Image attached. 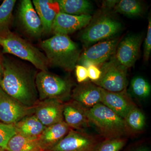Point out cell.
Returning a JSON list of instances; mask_svg holds the SVG:
<instances>
[{
  "label": "cell",
  "mask_w": 151,
  "mask_h": 151,
  "mask_svg": "<svg viewBox=\"0 0 151 151\" xmlns=\"http://www.w3.org/2000/svg\"><path fill=\"white\" fill-rule=\"evenodd\" d=\"M3 68L0 87L23 105L34 107L39 101L35 70L15 60L4 58Z\"/></svg>",
  "instance_id": "1"
},
{
  "label": "cell",
  "mask_w": 151,
  "mask_h": 151,
  "mask_svg": "<svg viewBox=\"0 0 151 151\" xmlns=\"http://www.w3.org/2000/svg\"><path fill=\"white\" fill-rule=\"evenodd\" d=\"M40 47L45 53L50 65L72 71L80 56V49L68 35L56 34L42 41Z\"/></svg>",
  "instance_id": "2"
},
{
  "label": "cell",
  "mask_w": 151,
  "mask_h": 151,
  "mask_svg": "<svg viewBox=\"0 0 151 151\" xmlns=\"http://www.w3.org/2000/svg\"><path fill=\"white\" fill-rule=\"evenodd\" d=\"M0 45L4 54L13 55L27 60L40 70H48L49 63L45 55L10 30L0 35Z\"/></svg>",
  "instance_id": "3"
},
{
  "label": "cell",
  "mask_w": 151,
  "mask_h": 151,
  "mask_svg": "<svg viewBox=\"0 0 151 151\" xmlns=\"http://www.w3.org/2000/svg\"><path fill=\"white\" fill-rule=\"evenodd\" d=\"M85 113L89 122L110 139L119 138L127 132L125 120L102 103L85 110Z\"/></svg>",
  "instance_id": "4"
},
{
  "label": "cell",
  "mask_w": 151,
  "mask_h": 151,
  "mask_svg": "<svg viewBox=\"0 0 151 151\" xmlns=\"http://www.w3.org/2000/svg\"><path fill=\"white\" fill-rule=\"evenodd\" d=\"M35 83L40 101L53 99L63 102L71 96V82L48 70L37 73Z\"/></svg>",
  "instance_id": "5"
},
{
  "label": "cell",
  "mask_w": 151,
  "mask_h": 151,
  "mask_svg": "<svg viewBox=\"0 0 151 151\" xmlns=\"http://www.w3.org/2000/svg\"><path fill=\"white\" fill-rule=\"evenodd\" d=\"M101 75L97 81L94 82L102 89L109 92H123L127 84V68L124 67L114 58L103 64Z\"/></svg>",
  "instance_id": "6"
},
{
  "label": "cell",
  "mask_w": 151,
  "mask_h": 151,
  "mask_svg": "<svg viewBox=\"0 0 151 151\" xmlns=\"http://www.w3.org/2000/svg\"><path fill=\"white\" fill-rule=\"evenodd\" d=\"M122 26L120 22L111 17H101L84 30L80 39L88 45L112 38L121 31Z\"/></svg>",
  "instance_id": "7"
},
{
  "label": "cell",
  "mask_w": 151,
  "mask_h": 151,
  "mask_svg": "<svg viewBox=\"0 0 151 151\" xmlns=\"http://www.w3.org/2000/svg\"><path fill=\"white\" fill-rule=\"evenodd\" d=\"M34 113V106H25L5 93L0 87V121L14 124Z\"/></svg>",
  "instance_id": "8"
},
{
  "label": "cell",
  "mask_w": 151,
  "mask_h": 151,
  "mask_svg": "<svg viewBox=\"0 0 151 151\" xmlns=\"http://www.w3.org/2000/svg\"><path fill=\"white\" fill-rule=\"evenodd\" d=\"M119 43V40L116 38L98 42L80 55L78 65L87 68L103 64L116 52Z\"/></svg>",
  "instance_id": "9"
},
{
  "label": "cell",
  "mask_w": 151,
  "mask_h": 151,
  "mask_svg": "<svg viewBox=\"0 0 151 151\" xmlns=\"http://www.w3.org/2000/svg\"><path fill=\"white\" fill-rule=\"evenodd\" d=\"M142 35L129 34L119 43L114 58L121 65L127 68L134 65L139 56Z\"/></svg>",
  "instance_id": "10"
},
{
  "label": "cell",
  "mask_w": 151,
  "mask_h": 151,
  "mask_svg": "<svg viewBox=\"0 0 151 151\" xmlns=\"http://www.w3.org/2000/svg\"><path fill=\"white\" fill-rule=\"evenodd\" d=\"M18 17L22 27L30 36L38 38L44 35L42 22L31 1H20Z\"/></svg>",
  "instance_id": "11"
},
{
  "label": "cell",
  "mask_w": 151,
  "mask_h": 151,
  "mask_svg": "<svg viewBox=\"0 0 151 151\" xmlns=\"http://www.w3.org/2000/svg\"><path fill=\"white\" fill-rule=\"evenodd\" d=\"M96 145L92 137L71 129L56 145L46 151H92Z\"/></svg>",
  "instance_id": "12"
},
{
  "label": "cell",
  "mask_w": 151,
  "mask_h": 151,
  "mask_svg": "<svg viewBox=\"0 0 151 151\" xmlns=\"http://www.w3.org/2000/svg\"><path fill=\"white\" fill-rule=\"evenodd\" d=\"M62 101L56 99L39 101L34 106V114L42 124L47 127L63 121Z\"/></svg>",
  "instance_id": "13"
},
{
  "label": "cell",
  "mask_w": 151,
  "mask_h": 151,
  "mask_svg": "<svg viewBox=\"0 0 151 151\" xmlns=\"http://www.w3.org/2000/svg\"><path fill=\"white\" fill-rule=\"evenodd\" d=\"M91 19L89 14L72 15L60 12L55 19L52 32L55 35H68L86 27Z\"/></svg>",
  "instance_id": "14"
},
{
  "label": "cell",
  "mask_w": 151,
  "mask_h": 151,
  "mask_svg": "<svg viewBox=\"0 0 151 151\" xmlns=\"http://www.w3.org/2000/svg\"><path fill=\"white\" fill-rule=\"evenodd\" d=\"M100 88L101 103L123 119H125L129 112L135 107L129 97L124 93V91L111 92Z\"/></svg>",
  "instance_id": "15"
},
{
  "label": "cell",
  "mask_w": 151,
  "mask_h": 151,
  "mask_svg": "<svg viewBox=\"0 0 151 151\" xmlns=\"http://www.w3.org/2000/svg\"><path fill=\"white\" fill-rule=\"evenodd\" d=\"M73 101L84 110H88L101 103V92L99 86L86 82L78 85L72 91Z\"/></svg>",
  "instance_id": "16"
},
{
  "label": "cell",
  "mask_w": 151,
  "mask_h": 151,
  "mask_svg": "<svg viewBox=\"0 0 151 151\" xmlns=\"http://www.w3.org/2000/svg\"><path fill=\"white\" fill-rule=\"evenodd\" d=\"M32 4L43 25L44 34L52 32V25L60 12L59 4L54 0H33Z\"/></svg>",
  "instance_id": "17"
},
{
  "label": "cell",
  "mask_w": 151,
  "mask_h": 151,
  "mask_svg": "<svg viewBox=\"0 0 151 151\" xmlns=\"http://www.w3.org/2000/svg\"><path fill=\"white\" fill-rule=\"evenodd\" d=\"M71 129L64 121L46 127L38 137V142L43 151L56 145Z\"/></svg>",
  "instance_id": "18"
},
{
  "label": "cell",
  "mask_w": 151,
  "mask_h": 151,
  "mask_svg": "<svg viewBox=\"0 0 151 151\" xmlns=\"http://www.w3.org/2000/svg\"><path fill=\"white\" fill-rule=\"evenodd\" d=\"M63 121L70 128L80 129L89 122L85 110L73 101L63 104Z\"/></svg>",
  "instance_id": "19"
},
{
  "label": "cell",
  "mask_w": 151,
  "mask_h": 151,
  "mask_svg": "<svg viewBox=\"0 0 151 151\" xmlns=\"http://www.w3.org/2000/svg\"><path fill=\"white\" fill-rule=\"evenodd\" d=\"M14 126L17 134L35 138H38L46 127L34 114L24 117Z\"/></svg>",
  "instance_id": "20"
},
{
  "label": "cell",
  "mask_w": 151,
  "mask_h": 151,
  "mask_svg": "<svg viewBox=\"0 0 151 151\" xmlns=\"http://www.w3.org/2000/svg\"><path fill=\"white\" fill-rule=\"evenodd\" d=\"M6 151H43L38 138H30L16 134L7 145Z\"/></svg>",
  "instance_id": "21"
},
{
  "label": "cell",
  "mask_w": 151,
  "mask_h": 151,
  "mask_svg": "<svg viewBox=\"0 0 151 151\" xmlns=\"http://www.w3.org/2000/svg\"><path fill=\"white\" fill-rule=\"evenodd\" d=\"M57 1L60 12L72 15L88 14L92 9L91 3L86 0H57Z\"/></svg>",
  "instance_id": "22"
},
{
  "label": "cell",
  "mask_w": 151,
  "mask_h": 151,
  "mask_svg": "<svg viewBox=\"0 0 151 151\" xmlns=\"http://www.w3.org/2000/svg\"><path fill=\"white\" fill-rule=\"evenodd\" d=\"M16 3L15 0H4L0 6V35L10 30L13 11Z\"/></svg>",
  "instance_id": "23"
},
{
  "label": "cell",
  "mask_w": 151,
  "mask_h": 151,
  "mask_svg": "<svg viewBox=\"0 0 151 151\" xmlns=\"http://www.w3.org/2000/svg\"><path fill=\"white\" fill-rule=\"evenodd\" d=\"M116 12L128 16L134 17L141 15L143 12V6L137 0H121L117 1L114 6Z\"/></svg>",
  "instance_id": "24"
},
{
  "label": "cell",
  "mask_w": 151,
  "mask_h": 151,
  "mask_svg": "<svg viewBox=\"0 0 151 151\" xmlns=\"http://www.w3.org/2000/svg\"><path fill=\"white\" fill-rule=\"evenodd\" d=\"M130 89L132 94L139 99H146L150 96L151 93L150 83L142 76H135L132 78Z\"/></svg>",
  "instance_id": "25"
},
{
  "label": "cell",
  "mask_w": 151,
  "mask_h": 151,
  "mask_svg": "<svg viewBox=\"0 0 151 151\" xmlns=\"http://www.w3.org/2000/svg\"><path fill=\"white\" fill-rule=\"evenodd\" d=\"M124 120L128 128L135 132L142 130L145 125L146 119L144 113L136 107L129 112Z\"/></svg>",
  "instance_id": "26"
},
{
  "label": "cell",
  "mask_w": 151,
  "mask_h": 151,
  "mask_svg": "<svg viewBox=\"0 0 151 151\" xmlns=\"http://www.w3.org/2000/svg\"><path fill=\"white\" fill-rule=\"evenodd\" d=\"M125 144V141L119 137L110 138L97 144L92 151H120Z\"/></svg>",
  "instance_id": "27"
},
{
  "label": "cell",
  "mask_w": 151,
  "mask_h": 151,
  "mask_svg": "<svg viewBox=\"0 0 151 151\" xmlns=\"http://www.w3.org/2000/svg\"><path fill=\"white\" fill-rule=\"evenodd\" d=\"M16 134L14 125L0 122V147L6 151L9 141Z\"/></svg>",
  "instance_id": "28"
},
{
  "label": "cell",
  "mask_w": 151,
  "mask_h": 151,
  "mask_svg": "<svg viewBox=\"0 0 151 151\" xmlns=\"http://www.w3.org/2000/svg\"><path fill=\"white\" fill-rule=\"evenodd\" d=\"M151 52V20L148 18L147 32L144 44V59L145 62L148 61Z\"/></svg>",
  "instance_id": "29"
},
{
  "label": "cell",
  "mask_w": 151,
  "mask_h": 151,
  "mask_svg": "<svg viewBox=\"0 0 151 151\" xmlns=\"http://www.w3.org/2000/svg\"><path fill=\"white\" fill-rule=\"evenodd\" d=\"M75 69L76 79L78 83H83L88 79V73L86 67L77 64L76 65Z\"/></svg>",
  "instance_id": "30"
},
{
  "label": "cell",
  "mask_w": 151,
  "mask_h": 151,
  "mask_svg": "<svg viewBox=\"0 0 151 151\" xmlns=\"http://www.w3.org/2000/svg\"><path fill=\"white\" fill-rule=\"evenodd\" d=\"M87 69L88 78L93 82L97 81L101 76V70L97 66L95 65H90L86 68Z\"/></svg>",
  "instance_id": "31"
},
{
  "label": "cell",
  "mask_w": 151,
  "mask_h": 151,
  "mask_svg": "<svg viewBox=\"0 0 151 151\" xmlns=\"http://www.w3.org/2000/svg\"><path fill=\"white\" fill-rule=\"evenodd\" d=\"M3 58L0 54V84L3 77Z\"/></svg>",
  "instance_id": "32"
},
{
  "label": "cell",
  "mask_w": 151,
  "mask_h": 151,
  "mask_svg": "<svg viewBox=\"0 0 151 151\" xmlns=\"http://www.w3.org/2000/svg\"><path fill=\"white\" fill-rule=\"evenodd\" d=\"M134 151H151L150 150V149H149L148 148L146 147H141L137 149L136 150Z\"/></svg>",
  "instance_id": "33"
},
{
  "label": "cell",
  "mask_w": 151,
  "mask_h": 151,
  "mask_svg": "<svg viewBox=\"0 0 151 151\" xmlns=\"http://www.w3.org/2000/svg\"><path fill=\"white\" fill-rule=\"evenodd\" d=\"M0 151H6L5 150H4L1 147H0Z\"/></svg>",
  "instance_id": "34"
}]
</instances>
